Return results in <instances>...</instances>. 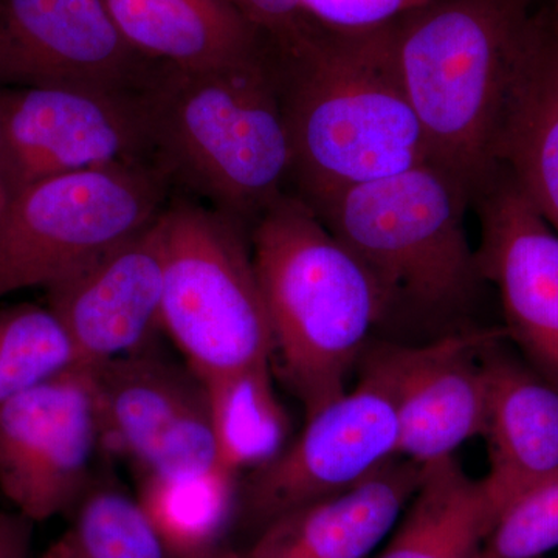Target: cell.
<instances>
[{
    "mask_svg": "<svg viewBox=\"0 0 558 558\" xmlns=\"http://www.w3.org/2000/svg\"><path fill=\"white\" fill-rule=\"evenodd\" d=\"M270 51L292 142L293 193L311 207L432 160L389 25L340 33L312 24Z\"/></svg>",
    "mask_w": 558,
    "mask_h": 558,
    "instance_id": "1",
    "label": "cell"
},
{
    "mask_svg": "<svg viewBox=\"0 0 558 558\" xmlns=\"http://www.w3.org/2000/svg\"><path fill=\"white\" fill-rule=\"evenodd\" d=\"M250 245L274 336L271 366L310 416L347 391L391 304L299 194H286L253 223Z\"/></svg>",
    "mask_w": 558,
    "mask_h": 558,
    "instance_id": "2",
    "label": "cell"
},
{
    "mask_svg": "<svg viewBox=\"0 0 558 558\" xmlns=\"http://www.w3.org/2000/svg\"><path fill=\"white\" fill-rule=\"evenodd\" d=\"M154 165L208 207L250 231L293 193L292 142L279 100L270 44L219 68L165 65L146 90Z\"/></svg>",
    "mask_w": 558,
    "mask_h": 558,
    "instance_id": "3",
    "label": "cell"
},
{
    "mask_svg": "<svg viewBox=\"0 0 558 558\" xmlns=\"http://www.w3.org/2000/svg\"><path fill=\"white\" fill-rule=\"evenodd\" d=\"M543 14L532 0H432L389 25L392 58L432 161L476 190Z\"/></svg>",
    "mask_w": 558,
    "mask_h": 558,
    "instance_id": "4",
    "label": "cell"
},
{
    "mask_svg": "<svg viewBox=\"0 0 558 558\" xmlns=\"http://www.w3.org/2000/svg\"><path fill=\"white\" fill-rule=\"evenodd\" d=\"M470 202L468 183L429 160L311 208L376 277L391 314L449 319L472 310L484 282L465 231Z\"/></svg>",
    "mask_w": 558,
    "mask_h": 558,
    "instance_id": "5",
    "label": "cell"
},
{
    "mask_svg": "<svg viewBox=\"0 0 558 558\" xmlns=\"http://www.w3.org/2000/svg\"><path fill=\"white\" fill-rule=\"evenodd\" d=\"M161 329L201 379L274 359V336L253 266L250 231L216 209L170 202L160 216Z\"/></svg>",
    "mask_w": 558,
    "mask_h": 558,
    "instance_id": "6",
    "label": "cell"
},
{
    "mask_svg": "<svg viewBox=\"0 0 558 558\" xmlns=\"http://www.w3.org/2000/svg\"><path fill=\"white\" fill-rule=\"evenodd\" d=\"M156 165L113 163L33 183L0 216V299L57 282L134 236L167 208Z\"/></svg>",
    "mask_w": 558,
    "mask_h": 558,
    "instance_id": "7",
    "label": "cell"
},
{
    "mask_svg": "<svg viewBox=\"0 0 558 558\" xmlns=\"http://www.w3.org/2000/svg\"><path fill=\"white\" fill-rule=\"evenodd\" d=\"M359 368L357 384L306 416L299 438L240 487L234 527L250 539L282 513L357 486L399 458L387 385L373 369Z\"/></svg>",
    "mask_w": 558,
    "mask_h": 558,
    "instance_id": "8",
    "label": "cell"
},
{
    "mask_svg": "<svg viewBox=\"0 0 558 558\" xmlns=\"http://www.w3.org/2000/svg\"><path fill=\"white\" fill-rule=\"evenodd\" d=\"M0 146L10 199L54 175L113 163L154 165L146 92L0 90Z\"/></svg>",
    "mask_w": 558,
    "mask_h": 558,
    "instance_id": "9",
    "label": "cell"
},
{
    "mask_svg": "<svg viewBox=\"0 0 558 558\" xmlns=\"http://www.w3.org/2000/svg\"><path fill=\"white\" fill-rule=\"evenodd\" d=\"M92 369L101 449L138 476L199 475L219 468L204 381L156 343Z\"/></svg>",
    "mask_w": 558,
    "mask_h": 558,
    "instance_id": "10",
    "label": "cell"
},
{
    "mask_svg": "<svg viewBox=\"0 0 558 558\" xmlns=\"http://www.w3.org/2000/svg\"><path fill=\"white\" fill-rule=\"evenodd\" d=\"M98 449L97 398L86 366L0 407V492L35 524L75 509L90 487Z\"/></svg>",
    "mask_w": 558,
    "mask_h": 558,
    "instance_id": "11",
    "label": "cell"
},
{
    "mask_svg": "<svg viewBox=\"0 0 558 558\" xmlns=\"http://www.w3.org/2000/svg\"><path fill=\"white\" fill-rule=\"evenodd\" d=\"M163 68L132 49L102 0H0V90L143 94Z\"/></svg>",
    "mask_w": 558,
    "mask_h": 558,
    "instance_id": "12",
    "label": "cell"
},
{
    "mask_svg": "<svg viewBox=\"0 0 558 558\" xmlns=\"http://www.w3.org/2000/svg\"><path fill=\"white\" fill-rule=\"evenodd\" d=\"M495 330L453 332L421 347L379 344L359 365L387 385L399 424V457L421 465L444 461L484 436L488 384L483 351Z\"/></svg>",
    "mask_w": 558,
    "mask_h": 558,
    "instance_id": "13",
    "label": "cell"
},
{
    "mask_svg": "<svg viewBox=\"0 0 558 558\" xmlns=\"http://www.w3.org/2000/svg\"><path fill=\"white\" fill-rule=\"evenodd\" d=\"M476 259L497 286L506 333L539 376L558 387V233L498 167L473 191Z\"/></svg>",
    "mask_w": 558,
    "mask_h": 558,
    "instance_id": "14",
    "label": "cell"
},
{
    "mask_svg": "<svg viewBox=\"0 0 558 558\" xmlns=\"http://www.w3.org/2000/svg\"><path fill=\"white\" fill-rule=\"evenodd\" d=\"M160 216L46 289L47 307L64 326L81 366L140 351L163 330Z\"/></svg>",
    "mask_w": 558,
    "mask_h": 558,
    "instance_id": "15",
    "label": "cell"
},
{
    "mask_svg": "<svg viewBox=\"0 0 558 558\" xmlns=\"http://www.w3.org/2000/svg\"><path fill=\"white\" fill-rule=\"evenodd\" d=\"M425 465L396 458L357 486L282 513L242 549L244 558H369L392 534Z\"/></svg>",
    "mask_w": 558,
    "mask_h": 558,
    "instance_id": "16",
    "label": "cell"
},
{
    "mask_svg": "<svg viewBox=\"0 0 558 558\" xmlns=\"http://www.w3.org/2000/svg\"><path fill=\"white\" fill-rule=\"evenodd\" d=\"M483 351L490 468L481 480L495 519L519 495L558 472V387L499 349Z\"/></svg>",
    "mask_w": 558,
    "mask_h": 558,
    "instance_id": "17",
    "label": "cell"
},
{
    "mask_svg": "<svg viewBox=\"0 0 558 558\" xmlns=\"http://www.w3.org/2000/svg\"><path fill=\"white\" fill-rule=\"evenodd\" d=\"M494 157L558 233V28L550 13L517 70Z\"/></svg>",
    "mask_w": 558,
    "mask_h": 558,
    "instance_id": "18",
    "label": "cell"
},
{
    "mask_svg": "<svg viewBox=\"0 0 558 558\" xmlns=\"http://www.w3.org/2000/svg\"><path fill=\"white\" fill-rule=\"evenodd\" d=\"M124 40L167 68H219L263 53L269 39L229 0H102Z\"/></svg>",
    "mask_w": 558,
    "mask_h": 558,
    "instance_id": "19",
    "label": "cell"
},
{
    "mask_svg": "<svg viewBox=\"0 0 558 558\" xmlns=\"http://www.w3.org/2000/svg\"><path fill=\"white\" fill-rule=\"evenodd\" d=\"M495 523L481 480L447 458L425 465L424 480L379 558H481Z\"/></svg>",
    "mask_w": 558,
    "mask_h": 558,
    "instance_id": "20",
    "label": "cell"
},
{
    "mask_svg": "<svg viewBox=\"0 0 558 558\" xmlns=\"http://www.w3.org/2000/svg\"><path fill=\"white\" fill-rule=\"evenodd\" d=\"M271 363L202 379L218 465L238 476L266 468L289 446L290 418L275 392Z\"/></svg>",
    "mask_w": 558,
    "mask_h": 558,
    "instance_id": "21",
    "label": "cell"
},
{
    "mask_svg": "<svg viewBox=\"0 0 558 558\" xmlns=\"http://www.w3.org/2000/svg\"><path fill=\"white\" fill-rule=\"evenodd\" d=\"M137 499L175 558H204L236 523L240 478L216 468L199 475L138 476Z\"/></svg>",
    "mask_w": 558,
    "mask_h": 558,
    "instance_id": "22",
    "label": "cell"
},
{
    "mask_svg": "<svg viewBox=\"0 0 558 558\" xmlns=\"http://www.w3.org/2000/svg\"><path fill=\"white\" fill-rule=\"evenodd\" d=\"M73 521L44 558H175L137 497L116 487H89Z\"/></svg>",
    "mask_w": 558,
    "mask_h": 558,
    "instance_id": "23",
    "label": "cell"
},
{
    "mask_svg": "<svg viewBox=\"0 0 558 558\" xmlns=\"http://www.w3.org/2000/svg\"><path fill=\"white\" fill-rule=\"evenodd\" d=\"M80 366L64 326L47 306L0 310V407Z\"/></svg>",
    "mask_w": 558,
    "mask_h": 558,
    "instance_id": "24",
    "label": "cell"
},
{
    "mask_svg": "<svg viewBox=\"0 0 558 558\" xmlns=\"http://www.w3.org/2000/svg\"><path fill=\"white\" fill-rule=\"evenodd\" d=\"M558 548V472L502 510L481 558H542Z\"/></svg>",
    "mask_w": 558,
    "mask_h": 558,
    "instance_id": "25",
    "label": "cell"
},
{
    "mask_svg": "<svg viewBox=\"0 0 558 558\" xmlns=\"http://www.w3.org/2000/svg\"><path fill=\"white\" fill-rule=\"evenodd\" d=\"M428 2L432 0H299L307 21L340 33L388 27Z\"/></svg>",
    "mask_w": 558,
    "mask_h": 558,
    "instance_id": "26",
    "label": "cell"
},
{
    "mask_svg": "<svg viewBox=\"0 0 558 558\" xmlns=\"http://www.w3.org/2000/svg\"><path fill=\"white\" fill-rule=\"evenodd\" d=\"M244 13L274 46L300 38L312 22L300 9L299 0H229Z\"/></svg>",
    "mask_w": 558,
    "mask_h": 558,
    "instance_id": "27",
    "label": "cell"
},
{
    "mask_svg": "<svg viewBox=\"0 0 558 558\" xmlns=\"http://www.w3.org/2000/svg\"><path fill=\"white\" fill-rule=\"evenodd\" d=\"M33 529L16 510H0V558H31Z\"/></svg>",
    "mask_w": 558,
    "mask_h": 558,
    "instance_id": "28",
    "label": "cell"
},
{
    "mask_svg": "<svg viewBox=\"0 0 558 558\" xmlns=\"http://www.w3.org/2000/svg\"><path fill=\"white\" fill-rule=\"evenodd\" d=\"M10 202L9 189H7L5 175H3L2 168V146H0V216L5 211L7 205Z\"/></svg>",
    "mask_w": 558,
    "mask_h": 558,
    "instance_id": "29",
    "label": "cell"
},
{
    "mask_svg": "<svg viewBox=\"0 0 558 558\" xmlns=\"http://www.w3.org/2000/svg\"><path fill=\"white\" fill-rule=\"evenodd\" d=\"M204 558H244L240 549H234L233 546L223 545L222 548L216 549L215 553Z\"/></svg>",
    "mask_w": 558,
    "mask_h": 558,
    "instance_id": "30",
    "label": "cell"
},
{
    "mask_svg": "<svg viewBox=\"0 0 558 558\" xmlns=\"http://www.w3.org/2000/svg\"><path fill=\"white\" fill-rule=\"evenodd\" d=\"M554 9L550 11V17H553L554 25L558 28V0H553Z\"/></svg>",
    "mask_w": 558,
    "mask_h": 558,
    "instance_id": "31",
    "label": "cell"
}]
</instances>
